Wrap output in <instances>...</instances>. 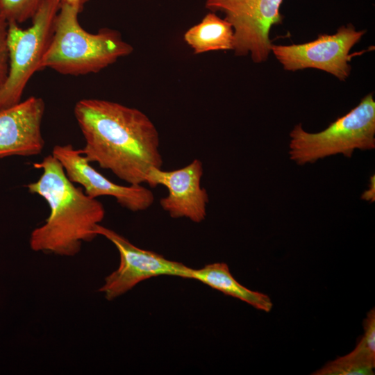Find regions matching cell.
Masks as SVG:
<instances>
[{"label": "cell", "mask_w": 375, "mask_h": 375, "mask_svg": "<svg viewBox=\"0 0 375 375\" xmlns=\"http://www.w3.org/2000/svg\"><path fill=\"white\" fill-rule=\"evenodd\" d=\"M85 139L81 149L90 162H97L129 185L146 182L152 168H162L158 131L141 110L119 103L83 99L74 109Z\"/></svg>", "instance_id": "cell-1"}, {"label": "cell", "mask_w": 375, "mask_h": 375, "mask_svg": "<svg viewBox=\"0 0 375 375\" xmlns=\"http://www.w3.org/2000/svg\"><path fill=\"white\" fill-rule=\"evenodd\" d=\"M33 167L42 172L26 188L47 201L50 214L44 224L32 231L30 247L35 251L73 256L80 251L83 242L97 236L96 228L105 217L103 205L76 187L51 154Z\"/></svg>", "instance_id": "cell-2"}, {"label": "cell", "mask_w": 375, "mask_h": 375, "mask_svg": "<svg viewBox=\"0 0 375 375\" xmlns=\"http://www.w3.org/2000/svg\"><path fill=\"white\" fill-rule=\"evenodd\" d=\"M80 12L76 6L60 3L41 69L72 76L97 73L133 52L116 30L103 28L91 33L83 29L78 20Z\"/></svg>", "instance_id": "cell-3"}, {"label": "cell", "mask_w": 375, "mask_h": 375, "mask_svg": "<svg viewBox=\"0 0 375 375\" xmlns=\"http://www.w3.org/2000/svg\"><path fill=\"white\" fill-rule=\"evenodd\" d=\"M290 136V158L300 165L339 153L351 158L355 149H374L375 101L373 94L363 97L357 106L338 117L325 130L310 133L305 131L301 124H299Z\"/></svg>", "instance_id": "cell-4"}, {"label": "cell", "mask_w": 375, "mask_h": 375, "mask_svg": "<svg viewBox=\"0 0 375 375\" xmlns=\"http://www.w3.org/2000/svg\"><path fill=\"white\" fill-rule=\"evenodd\" d=\"M60 6V0H46L27 28L8 22L9 69L0 88V110L20 102L30 78L41 69V61L51 42Z\"/></svg>", "instance_id": "cell-5"}, {"label": "cell", "mask_w": 375, "mask_h": 375, "mask_svg": "<svg viewBox=\"0 0 375 375\" xmlns=\"http://www.w3.org/2000/svg\"><path fill=\"white\" fill-rule=\"evenodd\" d=\"M283 0H206L210 12H222L234 31L233 50L237 56L251 55L260 63L267 60L272 26L282 23L280 7Z\"/></svg>", "instance_id": "cell-6"}, {"label": "cell", "mask_w": 375, "mask_h": 375, "mask_svg": "<svg viewBox=\"0 0 375 375\" xmlns=\"http://www.w3.org/2000/svg\"><path fill=\"white\" fill-rule=\"evenodd\" d=\"M365 31H358L349 24L340 26L333 35L321 34L311 42L291 45L272 44L271 51L288 71L315 68L344 81L350 74L351 48Z\"/></svg>", "instance_id": "cell-7"}, {"label": "cell", "mask_w": 375, "mask_h": 375, "mask_svg": "<svg viewBox=\"0 0 375 375\" xmlns=\"http://www.w3.org/2000/svg\"><path fill=\"white\" fill-rule=\"evenodd\" d=\"M117 247L120 257L118 268L108 275L99 292L108 301L124 294L140 282L161 276L190 278L191 269L181 262L169 260L162 255L133 245L115 231L99 224L95 230Z\"/></svg>", "instance_id": "cell-8"}, {"label": "cell", "mask_w": 375, "mask_h": 375, "mask_svg": "<svg viewBox=\"0 0 375 375\" xmlns=\"http://www.w3.org/2000/svg\"><path fill=\"white\" fill-rule=\"evenodd\" d=\"M51 155L61 164L69 180L81 185L92 198L112 197L120 206L133 212L145 210L154 201L151 190L142 185L126 186L110 181L90 165L81 149L72 144L56 145Z\"/></svg>", "instance_id": "cell-9"}, {"label": "cell", "mask_w": 375, "mask_h": 375, "mask_svg": "<svg viewBox=\"0 0 375 375\" xmlns=\"http://www.w3.org/2000/svg\"><path fill=\"white\" fill-rule=\"evenodd\" d=\"M203 165L194 159L186 166L170 171L152 168L146 183L155 188L162 185L168 190L167 196L162 198L160 204L172 218L185 217L193 222L200 223L206 217L208 195L201 185Z\"/></svg>", "instance_id": "cell-10"}, {"label": "cell", "mask_w": 375, "mask_h": 375, "mask_svg": "<svg viewBox=\"0 0 375 375\" xmlns=\"http://www.w3.org/2000/svg\"><path fill=\"white\" fill-rule=\"evenodd\" d=\"M44 109L42 98L30 97L0 110V158L37 156L42 151Z\"/></svg>", "instance_id": "cell-11"}, {"label": "cell", "mask_w": 375, "mask_h": 375, "mask_svg": "<svg viewBox=\"0 0 375 375\" xmlns=\"http://www.w3.org/2000/svg\"><path fill=\"white\" fill-rule=\"evenodd\" d=\"M190 278L244 301L258 310L269 312L273 307L268 295L251 290L238 282L224 262L208 264L198 269H191Z\"/></svg>", "instance_id": "cell-12"}, {"label": "cell", "mask_w": 375, "mask_h": 375, "mask_svg": "<svg viewBox=\"0 0 375 375\" xmlns=\"http://www.w3.org/2000/svg\"><path fill=\"white\" fill-rule=\"evenodd\" d=\"M183 38L194 54L233 50L234 31L229 22L210 12L199 23L187 30Z\"/></svg>", "instance_id": "cell-13"}, {"label": "cell", "mask_w": 375, "mask_h": 375, "mask_svg": "<svg viewBox=\"0 0 375 375\" xmlns=\"http://www.w3.org/2000/svg\"><path fill=\"white\" fill-rule=\"evenodd\" d=\"M364 334L355 349L344 356L350 360L375 367V310L372 309L364 320Z\"/></svg>", "instance_id": "cell-14"}, {"label": "cell", "mask_w": 375, "mask_h": 375, "mask_svg": "<svg viewBox=\"0 0 375 375\" xmlns=\"http://www.w3.org/2000/svg\"><path fill=\"white\" fill-rule=\"evenodd\" d=\"M46 0H0V13L18 24L32 19Z\"/></svg>", "instance_id": "cell-15"}, {"label": "cell", "mask_w": 375, "mask_h": 375, "mask_svg": "<svg viewBox=\"0 0 375 375\" xmlns=\"http://www.w3.org/2000/svg\"><path fill=\"white\" fill-rule=\"evenodd\" d=\"M315 375H372L374 368L347 359L344 356L312 373Z\"/></svg>", "instance_id": "cell-16"}, {"label": "cell", "mask_w": 375, "mask_h": 375, "mask_svg": "<svg viewBox=\"0 0 375 375\" xmlns=\"http://www.w3.org/2000/svg\"><path fill=\"white\" fill-rule=\"evenodd\" d=\"M8 28V22L0 13V88L7 78L9 69Z\"/></svg>", "instance_id": "cell-17"}, {"label": "cell", "mask_w": 375, "mask_h": 375, "mask_svg": "<svg viewBox=\"0 0 375 375\" xmlns=\"http://www.w3.org/2000/svg\"><path fill=\"white\" fill-rule=\"evenodd\" d=\"M362 199L369 200L371 202L374 200V178L371 181L369 190H366L362 196Z\"/></svg>", "instance_id": "cell-18"}, {"label": "cell", "mask_w": 375, "mask_h": 375, "mask_svg": "<svg viewBox=\"0 0 375 375\" xmlns=\"http://www.w3.org/2000/svg\"><path fill=\"white\" fill-rule=\"evenodd\" d=\"M60 3H67L74 6H76L81 11L83 8L84 6L90 0H60Z\"/></svg>", "instance_id": "cell-19"}]
</instances>
